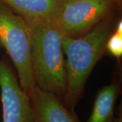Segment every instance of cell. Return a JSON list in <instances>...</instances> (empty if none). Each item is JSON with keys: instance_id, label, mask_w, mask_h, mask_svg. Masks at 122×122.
<instances>
[{"instance_id": "6da1fadb", "label": "cell", "mask_w": 122, "mask_h": 122, "mask_svg": "<svg viewBox=\"0 0 122 122\" xmlns=\"http://www.w3.org/2000/svg\"><path fill=\"white\" fill-rule=\"evenodd\" d=\"M115 22L112 14L85 35L62 37V52L66 57V90L63 103L71 112L75 113L88 77L106 51L107 41L113 31Z\"/></svg>"}, {"instance_id": "7a4b0ae2", "label": "cell", "mask_w": 122, "mask_h": 122, "mask_svg": "<svg viewBox=\"0 0 122 122\" xmlns=\"http://www.w3.org/2000/svg\"><path fill=\"white\" fill-rule=\"evenodd\" d=\"M30 32V60L36 86L64 100L66 90L62 35L53 20L26 22Z\"/></svg>"}, {"instance_id": "3957f363", "label": "cell", "mask_w": 122, "mask_h": 122, "mask_svg": "<svg viewBox=\"0 0 122 122\" xmlns=\"http://www.w3.org/2000/svg\"><path fill=\"white\" fill-rule=\"evenodd\" d=\"M0 45L13 62L20 86L30 96L36 85L30 60L29 27L22 16L1 1Z\"/></svg>"}, {"instance_id": "277c9868", "label": "cell", "mask_w": 122, "mask_h": 122, "mask_svg": "<svg viewBox=\"0 0 122 122\" xmlns=\"http://www.w3.org/2000/svg\"><path fill=\"white\" fill-rule=\"evenodd\" d=\"M113 0H65L53 21L62 36L78 37L113 14Z\"/></svg>"}, {"instance_id": "5b68a950", "label": "cell", "mask_w": 122, "mask_h": 122, "mask_svg": "<svg viewBox=\"0 0 122 122\" xmlns=\"http://www.w3.org/2000/svg\"><path fill=\"white\" fill-rule=\"evenodd\" d=\"M0 90L3 122H36L30 97L4 58H0Z\"/></svg>"}, {"instance_id": "8992f818", "label": "cell", "mask_w": 122, "mask_h": 122, "mask_svg": "<svg viewBox=\"0 0 122 122\" xmlns=\"http://www.w3.org/2000/svg\"><path fill=\"white\" fill-rule=\"evenodd\" d=\"M36 122H81L56 95L35 86L30 94Z\"/></svg>"}, {"instance_id": "52a82bcc", "label": "cell", "mask_w": 122, "mask_h": 122, "mask_svg": "<svg viewBox=\"0 0 122 122\" xmlns=\"http://www.w3.org/2000/svg\"><path fill=\"white\" fill-rule=\"evenodd\" d=\"M26 22L53 20L65 0H0Z\"/></svg>"}, {"instance_id": "ba28073f", "label": "cell", "mask_w": 122, "mask_h": 122, "mask_svg": "<svg viewBox=\"0 0 122 122\" xmlns=\"http://www.w3.org/2000/svg\"><path fill=\"white\" fill-rule=\"evenodd\" d=\"M119 94V86L115 82L100 89L86 122H115V107Z\"/></svg>"}, {"instance_id": "9c48e42d", "label": "cell", "mask_w": 122, "mask_h": 122, "mask_svg": "<svg viewBox=\"0 0 122 122\" xmlns=\"http://www.w3.org/2000/svg\"><path fill=\"white\" fill-rule=\"evenodd\" d=\"M106 50L117 58L122 56V21L120 19L115 26L106 44Z\"/></svg>"}, {"instance_id": "30bf717a", "label": "cell", "mask_w": 122, "mask_h": 122, "mask_svg": "<svg viewBox=\"0 0 122 122\" xmlns=\"http://www.w3.org/2000/svg\"><path fill=\"white\" fill-rule=\"evenodd\" d=\"M113 1H115V2H117V3H118V4H119V2L121 1V0H113Z\"/></svg>"}, {"instance_id": "8fae6325", "label": "cell", "mask_w": 122, "mask_h": 122, "mask_svg": "<svg viewBox=\"0 0 122 122\" xmlns=\"http://www.w3.org/2000/svg\"><path fill=\"white\" fill-rule=\"evenodd\" d=\"M0 105H1V98H0Z\"/></svg>"}]
</instances>
